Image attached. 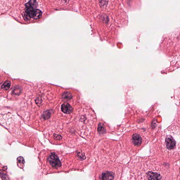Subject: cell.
Segmentation results:
<instances>
[{
  "mask_svg": "<svg viewBox=\"0 0 180 180\" xmlns=\"http://www.w3.org/2000/svg\"><path fill=\"white\" fill-rule=\"evenodd\" d=\"M48 160L49 164L53 168L57 169L61 166L59 158L54 153H52L50 154L48 157Z\"/></svg>",
  "mask_w": 180,
  "mask_h": 180,
  "instance_id": "6da1fadb",
  "label": "cell"
},
{
  "mask_svg": "<svg viewBox=\"0 0 180 180\" xmlns=\"http://www.w3.org/2000/svg\"><path fill=\"white\" fill-rule=\"evenodd\" d=\"M131 141L134 146H139L142 144V139L138 134L134 133L132 136Z\"/></svg>",
  "mask_w": 180,
  "mask_h": 180,
  "instance_id": "7a4b0ae2",
  "label": "cell"
},
{
  "mask_svg": "<svg viewBox=\"0 0 180 180\" xmlns=\"http://www.w3.org/2000/svg\"><path fill=\"white\" fill-rule=\"evenodd\" d=\"M165 141L166 146L168 149H172L174 148L176 145V142L174 139L171 136L169 135L166 138Z\"/></svg>",
  "mask_w": 180,
  "mask_h": 180,
  "instance_id": "3957f363",
  "label": "cell"
},
{
  "mask_svg": "<svg viewBox=\"0 0 180 180\" xmlns=\"http://www.w3.org/2000/svg\"><path fill=\"white\" fill-rule=\"evenodd\" d=\"M11 85V83L9 81H7L2 85V88H3L4 89L8 90L10 88Z\"/></svg>",
  "mask_w": 180,
  "mask_h": 180,
  "instance_id": "52a82bcc",
  "label": "cell"
},
{
  "mask_svg": "<svg viewBox=\"0 0 180 180\" xmlns=\"http://www.w3.org/2000/svg\"><path fill=\"white\" fill-rule=\"evenodd\" d=\"M42 15V11L39 9H36L33 18L35 20L40 19Z\"/></svg>",
  "mask_w": 180,
  "mask_h": 180,
  "instance_id": "8992f818",
  "label": "cell"
},
{
  "mask_svg": "<svg viewBox=\"0 0 180 180\" xmlns=\"http://www.w3.org/2000/svg\"><path fill=\"white\" fill-rule=\"evenodd\" d=\"M22 16L23 17L24 19V20H25V21H26L29 20H30V18H31V17L29 15V14H28L27 12H26V11L24 12L23 13H22Z\"/></svg>",
  "mask_w": 180,
  "mask_h": 180,
  "instance_id": "ba28073f",
  "label": "cell"
},
{
  "mask_svg": "<svg viewBox=\"0 0 180 180\" xmlns=\"http://www.w3.org/2000/svg\"><path fill=\"white\" fill-rule=\"evenodd\" d=\"M71 95L70 93L67 92L65 93L64 94L63 96V99L64 100H69L71 98Z\"/></svg>",
  "mask_w": 180,
  "mask_h": 180,
  "instance_id": "9c48e42d",
  "label": "cell"
},
{
  "mask_svg": "<svg viewBox=\"0 0 180 180\" xmlns=\"http://www.w3.org/2000/svg\"><path fill=\"white\" fill-rule=\"evenodd\" d=\"M61 110L64 113L69 114L72 112V108L68 103H64L62 105Z\"/></svg>",
  "mask_w": 180,
  "mask_h": 180,
  "instance_id": "277c9868",
  "label": "cell"
},
{
  "mask_svg": "<svg viewBox=\"0 0 180 180\" xmlns=\"http://www.w3.org/2000/svg\"><path fill=\"white\" fill-rule=\"evenodd\" d=\"M146 176L148 179L159 180L161 179V176L158 173L149 172L147 173Z\"/></svg>",
  "mask_w": 180,
  "mask_h": 180,
  "instance_id": "5b68a950",
  "label": "cell"
},
{
  "mask_svg": "<svg viewBox=\"0 0 180 180\" xmlns=\"http://www.w3.org/2000/svg\"><path fill=\"white\" fill-rule=\"evenodd\" d=\"M29 3L32 7L34 8V9H35L36 8H37V2L36 0H31V1H30L29 2Z\"/></svg>",
  "mask_w": 180,
  "mask_h": 180,
  "instance_id": "30bf717a",
  "label": "cell"
}]
</instances>
